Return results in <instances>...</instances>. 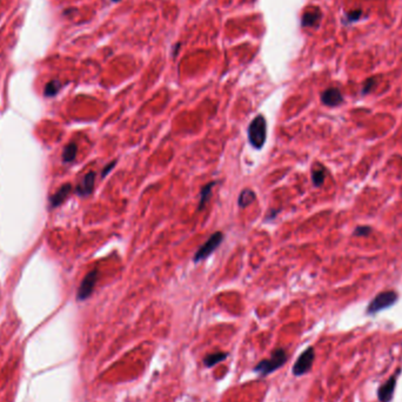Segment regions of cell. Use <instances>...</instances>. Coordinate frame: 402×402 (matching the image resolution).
I'll return each mask as SVG.
<instances>
[{"instance_id":"obj_1","label":"cell","mask_w":402,"mask_h":402,"mask_svg":"<svg viewBox=\"0 0 402 402\" xmlns=\"http://www.w3.org/2000/svg\"><path fill=\"white\" fill-rule=\"evenodd\" d=\"M267 137V124L263 115L259 114L253 119L248 126V140L254 149H262L266 143Z\"/></svg>"},{"instance_id":"obj_2","label":"cell","mask_w":402,"mask_h":402,"mask_svg":"<svg viewBox=\"0 0 402 402\" xmlns=\"http://www.w3.org/2000/svg\"><path fill=\"white\" fill-rule=\"evenodd\" d=\"M286 360H287L286 352L280 348V350H276L273 352L272 356L269 357V359L262 360L261 362L257 363L255 370L261 375H267L269 374V373L274 372L275 369L280 368V367L286 362Z\"/></svg>"},{"instance_id":"obj_3","label":"cell","mask_w":402,"mask_h":402,"mask_svg":"<svg viewBox=\"0 0 402 402\" xmlns=\"http://www.w3.org/2000/svg\"><path fill=\"white\" fill-rule=\"evenodd\" d=\"M398 301V293L394 291H386L376 295V297L370 301L368 308H367V313L368 314H375L384 310L386 308H389L391 306Z\"/></svg>"},{"instance_id":"obj_4","label":"cell","mask_w":402,"mask_h":402,"mask_svg":"<svg viewBox=\"0 0 402 402\" xmlns=\"http://www.w3.org/2000/svg\"><path fill=\"white\" fill-rule=\"evenodd\" d=\"M224 240V233L222 232H215L208 238V240L205 244L201 245L199 250L197 251L196 255H194V262H199L208 257L214 251L220 246V244Z\"/></svg>"},{"instance_id":"obj_5","label":"cell","mask_w":402,"mask_h":402,"mask_svg":"<svg viewBox=\"0 0 402 402\" xmlns=\"http://www.w3.org/2000/svg\"><path fill=\"white\" fill-rule=\"evenodd\" d=\"M97 281H98V269H93V271L87 273L79 286V290H78L77 293V299L79 301L89 299L91 294L93 293Z\"/></svg>"},{"instance_id":"obj_6","label":"cell","mask_w":402,"mask_h":402,"mask_svg":"<svg viewBox=\"0 0 402 402\" xmlns=\"http://www.w3.org/2000/svg\"><path fill=\"white\" fill-rule=\"evenodd\" d=\"M314 361V350L312 347L307 348L306 351L301 353V355L298 357L297 362L293 367V374L295 376H300L306 374L312 368Z\"/></svg>"},{"instance_id":"obj_7","label":"cell","mask_w":402,"mask_h":402,"mask_svg":"<svg viewBox=\"0 0 402 402\" xmlns=\"http://www.w3.org/2000/svg\"><path fill=\"white\" fill-rule=\"evenodd\" d=\"M397 380L398 375L394 374L393 376H391L385 384L380 386L378 391V398L380 402H391L392 399H393L394 389L397 387Z\"/></svg>"},{"instance_id":"obj_8","label":"cell","mask_w":402,"mask_h":402,"mask_svg":"<svg viewBox=\"0 0 402 402\" xmlns=\"http://www.w3.org/2000/svg\"><path fill=\"white\" fill-rule=\"evenodd\" d=\"M321 101L326 106L335 107V106H339L344 101V97H342L340 90L335 89V87H331V89H327L321 94Z\"/></svg>"},{"instance_id":"obj_9","label":"cell","mask_w":402,"mask_h":402,"mask_svg":"<svg viewBox=\"0 0 402 402\" xmlns=\"http://www.w3.org/2000/svg\"><path fill=\"white\" fill-rule=\"evenodd\" d=\"M94 181H96V173L94 172H90V173L85 175L81 183L77 186V190H75L78 196L89 197L93 192Z\"/></svg>"},{"instance_id":"obj_10","label":"cell","mask_w":402,"mask_h":402,"mask_svg":"<svg viewBox=\"0 0 402 402\" xmlns=\"http://www.w3.org/2000/svg\"><path fill=\"white\" fill-rule=\"evenodd\" d=\"M71 191H72V185L71 184L62 185V186L59 188V190L56 191V192L51 197V199H50V201H51V206L52 207L60 206L61 203L66 200V198L70 196Z\"/></svg>"},{"instance_id":"obj_11","label":"cell","mask_w":402,"mask_h":402,"mask_svg":"<svg viewBox=\"0 0 402 402\" xmlns=\"http://www.w3.org/2000/svg\"><path fill=\"white\" fill-rule=\"evenodd\" d=\"M320 19H321V11L318 7L308 9L302 15V26L303 27H313L319 24Z\"/></svg>"},{"instance_id":"obj_12","label":"cell","mask_w":402,"mask_h":402,"mask_svg":"<svg viewBox=\"0 0 402 402\" xmlns=\"http://www.w3.org/2000/svg\"><path fill=\"white\" fill-rule=\"evenodd\" d=\"M215 181H210L207 185H205L202 188H201L200 191V201H199V206H198V210H202L203 207L207 203V201L212 196V190L213 187L215 186Z\"/></svg>"},{"instance_id":"obj_13","label":"cell","mask_w":402,"mask_h":402,"mask_svg":"<svg viewBox=\"0 0 402 402\" xmlns=\"http://www.w3.org/2000/svg\"><path fill=\"white\" fill-rule=\"evenodd\" d=\"M78 153V146L75 143H70L62 151V161L68 164V162L74 161L75 156Z\"/></svg>"},{"instance_id":"obj_14","label":"cell","mask_w":402,"mask_h":402,"mask_svg":"<svg viewBox=\"0 0 402 402\" xmlns=\"http://www.w3.org/2000/svg\"><path fill=\"white\" fill-rule=\"evenodd\" d=\"M255 198H256L255 193H254L252 190H244L243 192L240 193V196H239L238 199L239 206H240L241 208H245V207L251 205V203L255 200Z\"/></svg>"},{"instance_id":"obj_15","label":"cell","mask_w":402,"mask_h":402,"mask_svg":"<svg viewBox=\"0 0 402 402\" xmlns=\"http://www.w3.org/2000/svg\"><path fill=\"white\" fill-rule=\"evenodd\" d=\"M61 89V83L59 80H52L50 81L49 84L45 86V91H44V94L47 98H51V97H54L56 93L59 92Z\"/></svg>"},{"instance_id":"obj_16","label":"cell","mask_w":402,"mask_h":402,"mask_svg":"<svg viewBox=\"0 0 402 402\" xmlns=\"http://www.w3.org/2000/svg\"><path fill=\"white\" fill-rule=\"evenodd\" d=\"M226 356H227V354L226 353H220V352H218V353L210 354V355L206 356L205 360H203V363H205L207 367L215 366L216 363L220 362V361L225 360Z\"/></svg>"},{"instance_id":"obj_17","label":"cell","mask_w":402,"mask_h":402,"mask_svg":"<svg viewBox=\"0 0 402 402\" xmlns=\"http://www.w3.org/2000/svg\"><path fill=\"white\" fill-rule=\"evenodd\" d=\"M325 178H326V173H325V171H323L322 168L315 169V171H313L312 181H313L314 186H316V187L321 186V185L323 184V181H325Z\"/></svg>"},{"instance_id":"obj_18","label":"cell","mask_w":402,"mask_h":402,"mask_svg":"<svg viewBox=\"0 0 402 402\" xmlns=\"http://www.w3.org/2000/svg\"><path fill=\"white\" fill-rule=\"evenodd\" d=\"M370 232H372L370 227H366V226H360V227H357L355 229V235H357V237H366V235H368Z\"/></svg>"},{"instance_id":"obj_19","label":"cell","mask_w":402,"mask_h":402,"mask_svg":"<svg viewBox=\"0 0 402 402\" xmlns=\"http://www.w3.org/2000/svg\"><path fill=\"white\" fill-rule=\"evenodd\" d=\"M115 164H117V161L114 160V161L109 162L107 166H105V167H103V169H102V172H101V178H105L106 175H107L109 172H111L112 169L115 167Z\"/></svg>"},{"instance_id":"obj_20","label":"cell","mask_w":402,"mask_h":402,"mask_svg":"<svg viewBox=\"0 0 402 402\" xmlns=\"http://www.w3.org/2000/svg\"><path fill=\"white\" fill-rule=\"evenodd\" d=\"M360 15H361V11L352 12V13H350L347 15L348 21H355V20H357V19H359Z\"/></svg>"},{"instance_id":"obj_21","label":"cell","mask_w":402,"mask_h":402,"mask_svg":"<svg viewBox=\"0 0 402 402\" xmlns=\"http://www.w3.org/2000/svg\"><path fill=\"white\" fill-rule=\"evenodd\" d=\"M373 85H374V79H369L368 81H367V84L365 85V89H363V93L369 92V90L372 89Z\"/></svg>"},{"instance_id":"obj_22","label":"cell","mask_w":402,"mask_h":402,"mask_svg":"<svg viewBox=\"0 0 402 402\" xmlns=\"http://www.w3.org/2000/svg\"><path fill=\"white\" fill-rule=\"evenodd\" d=\"M113 1H119V0H113Z\"/></svg>"}]
</instances>
